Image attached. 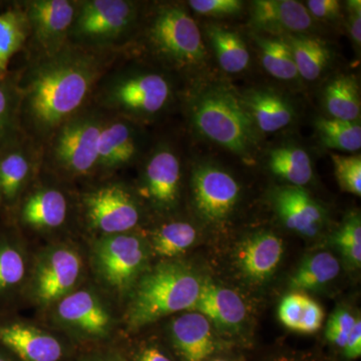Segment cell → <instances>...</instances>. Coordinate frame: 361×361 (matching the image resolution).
<instances>
[{"label":"cell","mask_w":361,"mask_h":361,"mask_svg":"<svg viewBox=\"0 0 361 361\" xmlns=\"http://www.w3.org/2000/svg\"><path fill=\"white\" fill-rule=\"evenodd\" d=\"M118 51H99L68 42L56 54L33 59L20 92V126L44 147L59 127L92 104Z\"/></svg>","instance_id":"obj_1"},{"label":"cell","mask_w":361,"mask_h":361,"mask_svg":"<svg viewBox=\"0 0 361 361\" xmlns=\"http://www.w3.org/2000/svg\"><path fill=\"white\" fill-rule=\"evenodd\" d=\"M201 280L189 266L163 262L147 270L130 293L125 322L130 331L182 310H191Z\"/></svg>","instance_id":"obj_2"},{"label":"cell","mask_w":361,"mask_h":361,"mask_svg":"<svg viewBox=\"0 0 361 361\" xmlns=\"http://www.w3.org/2000/svg\"><path fill=\"white\" fill-rule=\"evenodd\" d=\"M172 97V85L166 75L114 66L97 85L92 104L106 115L135 123L155 118L167 109Z\"/></svg>","instance_id":"obj_3"},{"label":"cell","mask_w":361,"mask_h":361,"mask_svg":"<svg viewBox=\"0 0 361 361\" xmlns=\"http://www.w3.org/2000/svg\"><path fill=\"white\" fill-rule=\"evenodd\" d=\"M195 129L211 142L239 156H248L256 145V127L242 97L222 85L209 87L191 106Z\"/></svg>","instance_id":"obj_4"},{"label":"cell","mask_w":361,"mask_h":361,"mask_svg":"<svg viewBox=\"0 0 361 361\" xmlns=\"http://www.w3.org/2000/svg\"><path fill=\"white\" fill-rule=\"evenodd\" d=\"M104 113L90 104L54 132L42 147V165L66 180L97 174Z\"/></svg>","instance_id":"obj_5"},{"label":"cell","mask_w":361,"mask_h":361,"mask_svg":"<svg viewBox=\"0 0 361 361\" xmlns=\"http://www.w3.org/2000/svg\"><path fill=\"white\" fill-rule=\"evenodd\" d=\"M139 4L130 0H78L68 42L99 51H118L139 25Z\"/></svg>","instance_id":"obj_6"},{"label":"cell","mask_w":361,"mask_h":361,"mask_svg":"<svg viewBox=\"0 0 361 361\" xmlns=\"http://www.w3.org/2000/svg\"><path fill=\"white\" fill-rule=\"evenodd\" d=\"M149 251L148 242L135 233L97 237L90 247V262L106 290L126 297L146 272Z\"/></svg>","instance_id":"obj_7"},{"label":"cell","mask_w":361,"mask_h":361,"mask_svg":"<svg viewBox=\"0 0 361 361\" xmlns=\"http://www.w3.org/2000/svg\"><path fill=\"white\" fill-rule=\"evenodd\" d=\"M145 28V39L152 54L175 68L199 65L206 49L199 26L186 9L174 4L157 8Z\"/></svg>","instance_id":"obj_8"},{"label":"cell","mask_w":361,"mask_h":361,"mask_svg":"<svg viewBox=\"0 0 361 361\" xmlns=\"http://www.w3.org/2000/svg\"><path fill=\"white\" fill-rule=\"evenodd\" d=\"M85 262L77 247L56 243L45 247L30 267L26 286L30 300L42 310L80 288Z\"/></svg>","instance_id":"obj_9"},{"label":"cell","mask_w":361,"mask_h":361,"mask_svg":"<svg viewBox=\"0 0 361 361\" xmlns=\"http://www.w3.org/2000/svg\"><path fill=\"white\" fill-rule=\"evenodd\" d=\"M80 209L87 229L97 237L132 232L141 220L139 201L120 182L104 183L80 195Z\"/></svg>","instance_id":"obj_10"},{"label":"cell","mask_w":361,"mask_h":361,"mask_svg":"<svg viewBox=\"0 0 361 361\" xmlns=\"http://www.w3.org/2000/svg\"><path fill=\"white\" fill-rule=\"evenodd\" d=\"M49 310L52 323L75 341H106L115 329L111 308L94 289L78 288Z\"/></svg>","instance_id":"obj_11"},{"label":"cell","mask_w":361,"mask_h":361,"mask_svg":"<svg viewBox=\"0 0 361 361\" xmlns=\"http://www.w3.org/2000/svg\"><path fill=\"white\" fill-rule=\"evenodd\" d=\"M23 8L30 25L32 59L51 56L68 44L78 0H30Z\"/></svg>","instance_id":"obj_12"},{"label":"cell","mask_w":361,"mask_h":361,"mask_svg":"<svg viewBox=\"0 0 361 361\" xmlns=\"http://www.w3.org/2000/svg\"><path fill=\"white\" fill-rule=\"evenodd\" d=\"M0 345L20 361H65L70 353L61 337L20 320H0Z\"/></svg>","instance_id":"obj_13"},{"label":"cell","mask_w":361,"mask_h":361,"mask_svg":"<svg viewBox=\"0 0 361 361\" xmlns=\"http://www.w3.org/2000/svg\"><path fill=\"white\" fill-rule=\"evenodd\" d=\"M192 191L195 208L204 219L218 222L231 214L238 201V183L225 171L201 166L193 172Z\"/></svg>","instance_id":"obj_14"},{"label":"cell","mask_w":361,"mask_h":361,"mask_svg":"<svg viewBox=\"0 0 361 361\" xmlns=\"http://www.w3.org/2000/svg\"><path fill=\"white\" fill-rule=\"evenodd\" d=\"M180 163L167 146L157 148L145 163L140 193L159 210H171L179 201Z\"/></svg>","instance_id":"obj_15"},{"label":"cell","mask_w":361,"mask_h":361,"mask_svg":"<svg viewBox=\"0 0 361 361\" xmlns=\"http://www.w3.org/2000/svg\"><path fill=\"white\" fill-rule=\"evenodd\" d=\"M71 204L63 188L47 183H33L20 205V222L32 231H58L68 223Z\"/></svg>","instance_id":"obj_16"},{"label":"cell","mask_w":361,"mask_h":361,"mask_svg":"<svg viewBox=\"0 0 361 361\" xmlns=\"http://www.w3.org/2000/svg\"><path fill=\"white\" fill-rule=\"evenodd\" d=\"M135 125V123L127 118L104 114L97 173H114L137 160L140 139Z\"/></svg>","instance_id":"obj_17"},{"label":"cell","mask_w":361,"mask_h":361,"mask_svg":"<svg viewBox=\"0 0 361 361\" xmlns=\"http://www.w3.org/2000/svg\"><path fill=\"white\" fill-rule=\"evenodd\" d=\"M42 165V147L27 137L23 144L9 147L0 155V194L14 203L25 193Z\"/></svg>","instance_id":"obj_18"},{"label":"cell","mask_w":361,"mask_h":361,"mask_svg":"<svg viewBox=\"0 0 361 361\" xmlns=\"http://www.w3.org/2000/svg\"><path fill=\"white\" fill-rule=\"evenodd\" d=\"M273 201L278 216L288 229L307 237L319 232L324 213L302 187L278 188Z\"/></svg>","instance_id":"obj_19"},{"label":"cell","mask_w":361,"mask_h":361,"mask_svg":"<svg viewBox=\"0 0 361 361\" xmlns=\"http://www.w3.org/2000/svg\"><path fill=\"white\" fill-rule=\"evenodd\" d=\"M191 311L200 313L223 331H236L245 320V303L237 292L211 281H201Z\"/></svg>","instance_id":"obj_20"},{"label":"cell","mask_w":361,"mask_h":361,"mask_svg":"<svg viewBox=\"0 0 361 361\" xmlns=\"http://www.w3.org/2000/svg\"><path fill=\"white\" fill-rule=\"evenodd\" d=\"M251 23L271 35L302 32L312 25L307 8L295 0H256L252 4Z\"/></svg>","instance_id":"obj_21"},{"label":"cell","mask_w":361,"mask_h":361,"mask_svg":"<svg viewBox=\"0 0 361 361\" xmlns=\"http://www.w3.org/2000/svg\"><path fill=\"white\" fill-rule=\"evenodd\" d=\"M283 256V243L270 232L257 233L244 240L237 250V264L254 282L269 279Z\"/></svg>","instance_id":"obj_22"},{"label":"cell","mask_w":361,"mask_h":361,"mask_svg":"<svg viewBox=\"0 0 361 361\" xmlns=\"http://www.w3.org/2000/svg\"><path fill=\"white\" fill-rule=\"evenodd\" d=\"M170 336L184 361H204L216 350L211 323L200 313H185L173 320Z\"/></svg>","instance_id":"obj_23"},{"label":"cell","mask_w":361,"mask_h":361,"mask_svg":"<svg viewBox=\"0 0 361 361\" xmlns=\"http://www.w3.org/2000/svg\"><path fill=\"white\" fill-rule=\"evenodd\" d=\"M242 99L254 125L262 132H277L287 127L293 120L294 111L290 104L272 90H250Z\"/></svg>","instance_id":"obj_24"},{"label":"cell","mask_w":361,"mask_h":361,"mask_svg":"<svg viewBox=\"0 0 361 361\" xmlns=\"http://www.w3.org/2000/svg\"><path fill=\"white\" fill-rule=\"evenodd\" d=\"M278 317L287 329L310 334L322 329L324 311L310 296L292 293L282 299Z\"/></svg>","instance_id":"obj_25"},{"label":"cell","mask_w":361,"mask_h":361,"mask_svg":"<svg viewBox=\"0 0 361 361\" xmlns=\"http://www.w3.org/2000/svg\"><path fill=\"white\" fill-rule=\"evenodd\" d=\"M284 39L290 47L298 75L306 80H317L330 61L327 44L317 37L305 35H289Z\"/></svg>","instance_id":"obj_26"},{"label":"cell","mask_w":361,"mask_h":361,"mask_svg":"<svg viewBox=\"0 0 361 361\" xmlns=\"http://www.w3.org/2000/svg\"><path fill=\"white\" fill-rule=\"evenodd\" d=\"M30 39V25L23 7L0 14V80L6 78L8 66L16 52Z\"/></svg>","instance_id":"obj_27"},{"label":"cell","mask_w":361,"mask_h":361,"mask_svg":"<svg viewBox=\"0 0 361 361\" xmlns=\"http://www.w3.org/2000/svg\"><path fill=\"white\" fill-rule=\"evenodd\" d=\"M324 101L332 118L348 122L360 118V87L355 78L342 75L330 82L324 90Z\"/></svg>","instance_id":"obj_28"},{"label":"cell","mask_w":361,"mask_h":361,"mask_svg":"<svg viewBox=\"0 0 361 361\" xmlns=\"http://www.w3.org/2000/svg\"><path fill=\"white\" fill-rule=\"evenodd\" d=\"M208 37L223 71L237 73L246 70L250 56L239 35L222 26L211 25L208 27Z\"/></svg>","instance_id":"obj_29"},{"label":"cell","mask_w":361,"mask_h":361,"mask_svg":"<svg viewBox=\"0 0 361 361\" xmlns=\"http://www.w3.org/2000/svg\"><path fill=\"white\" fill-rule=\"evenodd\" d=\"M268 165L273 174L290 183L291 186L303 187L312 179L310 157L303 149L297 147L273 149Z\"/></svg>","instance_id":"obj_30"},{"label":"cell","mask_w":361,"mask_h":361,"mask_svg":"<svg viewBox=\"0 0 361 361\" xmlns=\"http://www.w3.org/2000/svg\"><path fill=\"white\" fill-rule=\"evenodd\" d=\"M341 272L338 260L329 252H319L306 258L291 277L294 290H316L334 281Z\"/></svg>","instance_id":"obj_31"},{"label":"cell","mask_w":361,"mask_h":361,"mask_svg":"<svg viewBox=\"0 0 361 361\" xmlns=\"http://www.w3.org/2000/svg\"><path fill=\"white\" fill-rule=\"evenodd\" d=\"M196 229L187 222L174 221L166 223L152 233L149 250L161 258L178 257L191 248L196 241Z\"/></svg>","instance_id":"obj_32"},{"label":"cell","mask_w":361,"mask_h":361,"mask_svg":"<svg viewBox=\"0 0 361 361\" xmlns=\"http://www.w3.org/2000/svg\"><path fill=\"white\" fill-rule=\"evenodd\" d=\"M27 256L20 244L0 241V296L18 289L27 280Z\"/></svg>","instance_id":"obj_33"},{"label":"cell","mask_w":361,"mask_h":361,"mask_svg":"<svg viewBox=\"0 0 361 361\" xmlns=\"http://www.w3.org/2000/svg\"><path fill=\"white\" fill-rule=\"evenodd\" d=\"M261 61L272 77L282 80H294L298 75L290 47L284 39L256 37Z\"/></svg>","instance_id":"obj_34"},{"label":"cell","mask_w":361,"mask_h":361,"mask_svg":"<svg viewBox=\"0 0 361 361\" xmlns=\"http://www.w3.org/2000/svg\"><path fill=\"white\" fill-rule=\"evenodd\" d=\"M316 128L320 141L327 148L349 153L361 149L360 123L320 118L316 121Z\"/></svg>","instance_id":"obj_35"},{"label":"cell","mask_w":361,"mask_h":361,"mask_svg":"<svg viewBox=\"0 0 361 361\" xmlns=\"http://www.w3.org/2000/svg\"><path fill=\"white\" fill-rule=\"evenodd\" d=\"M6 78L0 80V145L13 139L20 126V87L6 84Z\"/></svg>","instance_id":"obj_36"},{"label":"cell","mask_w":361,"mask_h":361,"mask_svg":"<svg viewBox=\"0 0 361 361\" xmlns=\"http://www.w3.org/2000/svg\"><path fill=\"white\" fill-rule=\"evenodd\" d=\"M343 257L353 267L361 264V222L360 215L348 218L332 238Z\"/></svg>","instance_id":"obj_37"},{"label":"cell","mask_w":361,"mask_h":361,"mask_svg":"<svg viewBox=\"0 0 361 361\" xmlns=\"http://www.w3.org/2000/svg\"><path fill=\"white\" fill-rule=\"evenodd\" d=\"M334 173L342 190L356 196H361V158L331 154Z\"/></svg>","instance_id":"obj_38"},{"label":"cell","mask_w":361,"mask_h":361,"mask_svg":"<svg viewBox=\"0 0 361 361\" xmlns=\"http://www.w3.org/2000/svg\"><path fill=\"white\" fill-rule=\"evenodd\" d=\"M355 322L356 317L348 310L339 308L330 316L327 322L326 331H325L326 338L337 348L343 349Z\"/></svg>","instance_id":"obj_39"},{"label":"cell","mask_w":361,"mask_h":361,"mask_svg":"<svg viewBox=\"0 0 361 361\" xmlns=\"http://www.w3.org/2000/svg\"><path fill=\"white\" fill-rule=\"evenodd\" d=\"M188 4L195 13L208 16H236L243 6L240 0H191Z\"/></svg>","instance_id":"obj_40"},{"label":"cell","mask_w":361,"mask_h":361,"mask_svg":"<svg viewBox=\"0 0 361 361\" xmlns=\"http://www.w3.org/2000/svg\"><path fill=\"white\" fill-rule=\"evenodd\" d=\"M305 7L311 18L319 20H334L341 13V2L337 0H310Z\"/></svg>","instance_id":"obj_41"},{"label":"cell","mask_w":361,"mask_h":361,"mask_svg":"<svg viewBox=\"0 0 361 361\" xmlns=\"http://www.w3.org/2000/svg\"><path fill=\"white\" fill-rule=\"evenodd\" d=\"M348 28L351 39L360 47L361 44V1L350 0L348 1Z\"/></svg>","instance_id":"obj_42"},{"label":"cell","mask_w":361,"mask_h":361,"mask_svg":"<svg viewBox=\"0 0 361 361\" xmlns=\"http://www.w3.org/2000/svg\"><path fill=\"white\" fill-rule=\"evenodd\" d=\"M344 355L348 360H356L361 355V320L356 318L353 329L349 334L348 341L343 348Z\"/></svg>","instance_id":"obj_43"},{"label":"cell","mask_w":361,"mask_h":361,"mask_svg":"<svg viewBox=\"0 0 361 361\" xmlns=\"http://www.w3.org/2000/svg\"><path fill=\"white\" fill-rule=\"evenodd\" d=\"M132 361H172V360L159 346L149 344L140 348Z\"/></svg>","instance_id":"obj_44"},{"label":"cell","mask_w":361,"mask_h":361,"mask_svg":"<svg viewBox=\"0 0 361 361\" xmlns=\"http://www.w3.org/2000/svg\"><path fill=\"white\" fill-rule=\"evenodd\" d=\"M77 361H126L122 355L115 351H94L80 356Z\"/></svg>","instance_id":"obj_45"},{"label":"cell","mask_w":361,"mask_h":361,"mask_svg":"<svg viewBox=\"0 0 361 361\" xmlns=\"http://www.w3.org/2000/svg\"><path fill=\"white\" fill-rule=\"evenodd\" d=\"M0 361H20L6 348H0Z\"/></svg>","instance_id":"obj_46"},{"label":"cell","mask_w":361,"mask_h":361,"mask_svg":"<svg viewBox=\"0 0 361 361\" xmlns=\"http://www.w3.org/2000/svg\"><path fill=\"white\" fill-rule=\"evenodd\" d=\"M214 361H227V360H214Z\"/></svg>","instance_id":"obj_47"},{"label":"cell","mask_w":361,"mask_h":361,"mask_svg":"<svg viewBox=\"0 0 361 361\" xmlns=\"http://www.w3.org/2000/svg\"><path fill=\"white\" fill-rule=\"evenodd\" d=\"M2 199H1V194H0V201H1Z\"/></svg>","instance_id":"obj_48"},{"label":"cell","mask_w":361,"mask_h":361,"mask_svg":"<svg viewBox=\"0 0 361 361\" xmlns=\"http://www.w3.org/2000/svg\"><path fill=\"white\" fill-rule=\"evenodd\" d=\"M283 361H288V360H283Z\"/></svg>","instance_id":"obj_49"}]
</instances>
